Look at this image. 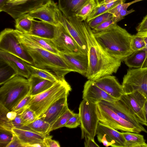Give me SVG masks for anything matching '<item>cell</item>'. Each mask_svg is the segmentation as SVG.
I'll return each instance as SVG.
<instances>
[{"mask_svg": "<svg viewBox=\"0 0 147 147\" xmlns=\"http://www.w3.org/2000/svg\"><path fill=\"white\" fill-rule=\"evenodd\" d=\"M82 24L88 47V64L85 77L88 80L95 81L116 73L122 61L112 57L101 47L86 21Z\"/></svg>", "mask_w": 147, "mask_h": 147, "instance_id": "obj_1", "label": "cell"}, {"mask_svg": "<svg viewBox=\"0 0 147 147\" xmlns=\"http://www.w3.org/2000/svg\"><path fill=\"white\" fill-rule=\"evenodd\" d=\"M14 31L19 42L32 58L34 66L51 71L61 79L71 72H76L60 55L43 49L26 34L16 29Z\"/></svg>", "mask_w": 147, "mask_h": 147, "instance_id": "obj_2", "label": "cell"}, {"mask_svg": "<svg viewBox=\"0 0 147 147\" xmlns=\"http://www.w3.org/2000/svg\"><path fill=\"white\" fill-rule=\"evenodd\" d=\"M93 34L104 50L117 59L123 61L133 52L130 47L132 35L117 24L109 29Z\"/></svg>", "mask_w": 147, "mask_h": 147, "instance_id": "obj_3", "label": "cell"}, {"mask_svg": "<svg viewBox=\"0 0 147 147\" xmlns=\"http://www.w3.org/2000/svg\"><path fill=\"white\" fill-rule=\"evenodd\" d=\"M2 85L0 88V104L9 111L29 94L28 79L20 76L14 75Z\"/></svg>", "mask_w": 147, "mask_h": 147, "instance_id": "obj_4", "label": "cell"}, {"mask_svg": "<svg viewBox=\"0 0 147 147\" xmlns=\"http://www.w3.org/2000/svg\"><path fill=\"white\" fill-rule=\"evenodd\" d=\"M71 90L70 85L65 78L59 79L47 90L32 96L27 108L34 111L38 117L57 100L68 95Z\"/></svg>", "mask_w": 147, "mask_h": 147, "instance_id": "obj_5", "label": "cell"}, {"mask_svg": "<svg viewBox=\"0 0 147 147\" xmlns=\"http://www.w3.org/2000/svg\"><path fill=\"white\" fill-rule=\"evenodd\" d=\"M97 113L101 123L117 130L147 133L145 128L139 127L123 119L101 101L97 104Z\"/></svg>", "mask_w": 147, "mask_h": 147, "instance_id": "obj_6", "label": "cell"}, {"mask_svg": "<svg viewBox=\"0 0 147 147\" xmlns=\"http://www.w3.org/2000/svg\"><path fill=\"white\" fill-rule=\"evenodd\" d=\"M97 104H94L83 99L79 108L82 131L81 138L88 136L92 140L96 135L99 121L96 109Z\"/></svg>", "mask_w": 147, "mask_h": 147, "instance_id": "obj_7", "label": "cell"}, {"mask_svg": "<svg viewBox=\"0 0 147 147\" xmlns=\"http://www.w3.org/2000/svg\"><path fill=\"white\" fill-rule=\"evenodd\" d=\"M122 86L125 94L138 91L147 99V67L128 70Z\"/></svg>", "mask_w": 147, "mask_h": 147, "instance_id": "obj_8", "label": "cell"}, {"mask_svg": "<svg viewBox=\"0 0 147 147\" xmlns=\"http://www.w3.org/2000/svg\"><path fill=\"white\" fill-rule=\"evenodd\" d=\"M0 50L16 56L28 63L34 65L32 58L19 42L14 29L6 28L1 32Z\"/></svg>", "mask_w": 147, "mask_h": 147, "instance_id": "obj_9", "label": "cell"}, {"mask_svg": "<svg viewBox=\"0 0 147 147\" xmlns=\"http://www.w3.org/2000/svg\"><path fill=\"white\" fill-rule=\"evenodd\" d=\"M57 15L59 23L74 39L81 49L85 53L88 54V47L82 22L79 20L75 15L67 18L59 9Z\"/></svg>", "mask_w": 147, "mask_h": 147, "instance_id": "obj_10", "label": "cell"}, {"mask_svg": "<svg viewBox=\"0 0 147 147\" xmlns=\"http://www.w3.org/2000/svg\"><path fill=\"white\" fill-rule=\"evenodd\" d=\"M49 0H15L7 2L0 9L14 19L44 5Z\"/></svg>", "mask_w": 147, "mask_h": 147, "instance_id": "obj_11", "label": "cell"}, {"mask_svg": "<svg viewBox=\"0 0 147 147\" xmlns=\"http://www.w3.org/2000/svg\"><path fill=\"white\" fill-rule=\"evenodd\" d=\"M120 99L130 110L139 123L146 126L144 111L146 97L138 91L124 94Z\"/></svg>", "mask_w": 147, "mask_h": 147, "instance_id": "obj_12", "label": "cell"}, {"mask_svg": "<svg viewBox=\"0 0 147 147\" xmlns=\"http://www.w3.org/2000/svg\"><path fill=\"white\" fill-rule=\"evenodd\" d=\"M98 141L105 146L125 147V138L117 130L99 122L96 131Z\"/></svg>", "mask_w": 147, "mask_h": 147, "instance_id": "obj_13", "label": "cell"}, {"mask_svg": "<svg viewBox=\"0 0 147 147\" xmlns=\"http://www.w3.org/2000/svg\"><path fill=\"white\" fill-rule=\"evenodd\" d=\"M52 40L60 53L81 52L86 53L59 23L57 26L55 38Z\"/></svg>", "mask_w": 147, "mask_h": 147, "instance_id": "obj_14", "label": "cell"}, {"mask_svg": "<svg viewBox=\"0 0 147 147\" xmlns=\"http://www.w3.org/2000/svg\"><path fill=\"white\" fill-rule=\"evenodd\" d=\"M59 9L57 3L53 0H49L42 6L26 14L32 19H38L57 26L59 24Z\"/></svg>", "mask_w": 147, "mask_h": 147, "instance_id": "obj_15", "label": "cell"}, {"mask_svg": "<svg viewBox=\"0 0 147 147\" xmlns=\"http://www.w3.org/2000/svg\"><path fill=\"white\" fill-rule=\"evenodd\" d=\"M82 98L94 104L102 100L113 102L117 100L111 96L95 84L94 81L88 80L84 84Z\"/></svg>", "mask_w": 147, "mask_h": 147, "instance_id": "obj_16", "label": "cell"}, {"mask_svg": "<svg viewBox=\"0 0 147 147\" xmlns=\"http://www.w3.org/2000/svg\"><path fill=\"white\" fill-rule=\"evenodd\" d=\"M0 59L1 61L10 67L16 74L27 79L31 76L28 63L20 58L0 50Z\"/></svg>", "mask_w": 147, "mask_h": 147, "instance_id": "obj_17", "label": "cell"}, {"mask_svg": "<svg viewBox=\"0 0 147 147\" xmlns=\"http://www.w3.org/2000/svg\"><path fill=\"white\" fill-rule=\"evenodd\" d=\"M60 55L76 71L85 76L88 69V54L81 52L60 53Z\"/></svg>", "mask_w": 147, "mask_h": 147, "instance_id": "obj_18", "label": "cell"}, {"mask_svg": "<svg viewBox=\"0 0 147 147\" xmlns=\"http://www.w3.org/2000/svg\"><path fill=\"white\" fill-rule=\"evenodd\" d=\"M68 96L66 95L57 100L38 117L47 122L51 126L69 109Z\"/></svg>", "mask_w": 147, "mask_h": 147, "instance_id": "obj_19", "label": "cell"}, {"mask_svg": "<svg viewBox=\"0 0 147 147\" xmlns=\"http://www.w3.org/2000/svg\"><path fill=\"white\" fill-rule=\"evenodd\" d=\"M94 82L98 87L116 99H120L125 94L122 85L114 76L108 75L104 76L94 81Z\"/></svg>", "mask_w": 147, "mask_h": 147, "instance_id": "obj_20", "label": "cell"}, {"mask_svg": "<svg viewBox=\"0 0 147 147\" xmlns=\"http://www.w3.org/2000/svg\"><path fill=\"white\" fill-rule=\"evenodd\" d=\"M101 101L123 119L139 127L144 128L130 110L120 99L113 102Z\"/></svg>", "mask_w": 147, "mask_h": 147, "instance_id": "obj_21", "label": "cell"}, {"mask_svg": "<svg viewBox=\"0 0 147 147\" xmlns=\"http://www.w3.org/2000/svg\"><path fill=\"white\" fill-rule=\"evenodd\" d=\"M11 131L18 138L24 147H31L36 143H43L46 136L31 129L13 128Z\"/></svg>", "mask_w": 147, "mask_h": 147, "instance_id": "obj_22", "label": "cell"}, {"mask_svg": "<svg viewBox=\"0 0 147 147\" xmlns=\"http://www.w3.org/2000/svg\"><path fill=\"white\" fill-rule=\"evenodd\" d=\"M57 29L56 26L33 19L31 30L28 34L53 40L55 36Z\"/></svg>", "mask_w": 147, "mask_h": 147, "instance_id": "obj_23", "label": "cell"}, {"mask_svg": "<svg viewBox=\"0 0 147 147\" xmlns=\"http://www.w3.org/2000/svg\"><path fill=\"white\" fill-rule=\"evenodd\" d=\"M28 79L30 87L28 94L32 96L45 91L56 82H53L34 75H31Z\"/></svg>", "mask_w": 147, "mask_h": 147, "instance_id": "obj_24", "label": "cell"}, {"mask_svg": "<svg viewBox=\"0 0 147 147\" xmlns=\"http://www.w3.org/2000/svg\"><path fill=\"white\" fill-rule=\"evenodd\" d=\"M88 0H58V7L67 18L75 15Z\"/></svg>", "mask_w": 147, "mask_h": 147, "instance_id": "obj_25", "label": "cell"}, {"mask_svg": "<svg viewBox=\"0 0 147 147\" xmlns=\"http://www.w3.org/2000/svg\"><path fill=\"white\" fill-rule=\"evenodd\" d=\"M146 53L144 49L133 52L124 60L125 64L130 68H143L146 67Z\"/></svg>", "mask_w": 147, "mask_h": 147, "instance_id": "obj_26", "label": "cell"}, {"mask_svg": "<svg viewBox=\"0 0 147 147\" xmlns=\"http://www.w3.org/2000/svg\"><path fill=\"white\" fill-rule=\"evenodd\" d=\"M125 140V147H147L143 135L130 132H121Z\"/></svg>", "mask_w": 147, "mask_h": 147, "instance_id": "obj_27", "label": "cell"}, {"mask_svg": "<svg viewBox=\"0 0 147 147\" xmlns=\"http://www.w3.org/2000/svg\"><path fill=\"white\" fill-rule=\"evenodd\" d=\"M27 66L30 71L31 75L37 76L53 82H56L61 79H59L54 73L49 70L38 67L28 63L27 64Z\"/></svg>", "mask_w": 147, "mask_h": 147, "instance_id": "obj_28", "label": "cell"}, {"mask_svg": "<svg viewBox=\"0 0 147 147\" xmlns=\"http://www.w3.org/2000/svg\"><path fill=\"white\" fill-rule=\"evenodd\" d=\"M26 34L31 40L43 49L54 53L60 55V53L52 40Z\"/></svg>", "mask_w": 147, "mask_h": 147, "instance_id": "obj_29", "label": "cell"}, {"mask_svg": "<svg viewBox=\"0 0 147 147\" xmlns=\"http://www.w3.org/2000/svg\"><path fill=\"white\" fill-rule=\"evenodd\" d=\"M32 19L26 14L15 19L16 29L23 33L28 34L32 28Z\"/></svg>", "mask_w": 147, "mask_h": 147, "instance_id": "obj_30", "label": "cell"}, {"mask_svg": "<svg viewBox=\"0 0 147 147\" xmlns=\"http://www.w3.org/2000/svg\"><path fill=\"white\" fill-rule=\"evenodd\" d=\"M96 6V4L94 0H88L81 7L75 16L81 21H86Z\"/></svg>", "mask_w": 147, "mask_h": 147, "instance_id": "obj_31", "label": "cell"}, {"mask_svg": "<svg viewBox=\"0 0 147 147\" xmlns=\"http://www.w3.org/2000/svg\"><path fill=\"white\" fill-rule=\"evenodd\" d=\"M26 125L31 130L46 136L49 135L48 132L51 126L48 123L38 117Z\"/></svg>", "mask_w": 147, "mask_h": 147, "instance_id": "obj_32", "label": "cell"}, {"mask_svg": "<svg viewBox=\"0 0 147 147\" xmlns=\"http://www.w3.org/2000/svg\"><path fill=\"white\" fill-rule=\"evenodd\" d=\"M74 113L72 111L68 109L50 127L48 131V135L49 132L53 130L65 127L69 119Z\"/></svg>", "mask_w": 147, "mask_h": 147, "instance_id": "obj_33", "label": "cell"}, {"mask_svg": "<svg viewBox=\"0 0 147 147\" xmlns=\"http://www.w3.org/2000/svg\"><path fill=\"white\" fill-rule=\"evenodd\" d=\"M9 111H10L0 104V128L11 131L13 128L12 121L7 116V114Z\"/></svg>", "mask_w": 147, "mask_h": 147, "instance_id": "obj_34", "label": "cell"}, {"mask_svg": "<svg viewBox=\"0 0 147 147\" xmlns=\"http://www.w3.org/2000/svg\"><path fill=\"white\" fill-rule=\"evenodd\" d=\"M145 42L143 36L138 33L132 35L130 47L134 52L144 49L145 48Z\"/></svg>", "mask_w": 147, "mask_h": 147, "instance_id": "obj_35", "label": "cell"}, {"mask_svg": "<svg viewBox=\"0 0 147 147\" xmlns=\"http://www.w3.org/2000/svg\"><path fill=\"white\" fill-rule=\"evenodd\" d=\"M113 17V16L112 14L107 12L96 17L87 23L89 26L92 29Z\"/></svg>", "mask_w": 147, "mask_h": 147, "instance_id": "obj_36", "label": "cell"}, {"mask_svg": "<svg viewBox=\"0 0 147 147\" xmlns=\"http://www.w3.org/2000/svg\"><path fill=\"white\" fill-rule=\"evenodd\" d=\"M20 115L22 123L25 125L33 122L38 117L35 112L29 108L25 110Z\"/></svg>", "mask_w": 147, "mask_h": 147, "instance_id": "obj_37", "label": "cell"}, {"mask_svg": "<svg viewBox=\"0 0 147 147\" xmlns=\"http://www.w3.org/2000/svg\"><path fill=\"white\" fill-rule=\"evenodd\" d=\"M115 18L113 17L92 29L93 33L100 32L109 29L117 24Z\"/></svg>", "mask_w": 147, "mask_h": 147, "instance_id": "obj_38", "label": "cell"}, {"mask_svg": "<svg viewBox=\"0 0 147 147\" xmlns=\"http://www.w3.org/2000/svg\"><path fill=\"white\" fill-rule=\"evenodd\" d=\"M12 131L0 128V147H6L12 140Z\"/></svg>", "mask_w": 147, "mask_h": 147, "instance_id": "obj_39", "label": "cell"}, {"mask_svg": "<svg viewBox=\"0 0 147 147\" xmlns=\"http://www.w3.org/2000/svg\"><path fill=\"white\" fill-rule=\"evenodd\" d=\"M32 96L29 94L22 99L12 111L16 112L18 114H21L27 108L28 105Z\"/></svg>", "mask_w": 147, "mask_h": 147, "instance_id": "obj_40", "label": "cell"}, {"mask_svg": "<svg viewBox=\"0 0 147 147\" xmlns=\"http://www.w3.org/2000/svg\"><path fill=\"white\" fill-rule=\"evenodd\" d=\"M107 11V9L105 4H102L96 6L88 17L86 21L88 22L91 20L102 14L106 13Z\"/></svg>", "mask_w": 147, "mask_h": 147, "instance_id": "obj_41", "label": "cell"}, {"mask_svg": "<svg viewBox=\"0 0 147 147\" xmlns=\"http://www.w3.org/2000/svg\"><path fill=\"white\" fill-rule=\"evenodd\" d=\"M81 122L79 114H74L69 119L65 127L69 128H74L80 125Z\"/></svg>", "mask_w": 147, "mask_h": 147, "instance_id": "obj_42", "label": "cell"}, {"mask_svg": "<svg viewBox=\"0 0 147 147\" xmlns=\"http://www.w3.org/2000/svg\"><path fill=\"white\" fill-rule=\"evenodd\" d=\"M131 5L130 2L121 3L113 8L109 10L107 12L112 14L113 17H117L120 12L125 8L128 7Z\"/></svg>", "mask_w": 147, "mask_h": 147, "instance_id": "obj_43", "label": "cell"}, {"mask_svg": "<svg viewBox=\"0 0 147 147\" xmlns=\"http://www.w3.org/2000/svg\"><path fill=\"white\" fill-rule=\"evenodd\" d=\"M13 128L24 129H30L28 126L24 125L22 123L20 114H18L16 118L12 121Z\"/></svg>", "mask_w": 147, "mask_h": 147, "instance_id": "obj_44", "label": "cell"}, {"mask_svg": "<svg viewBox=\"0 0 147 147\" xmlns=\"http://www.w3.org/2000/svg\"><path fill=\"white\" fill-rule=\"evenodd\" d=\"M52 136L47 135L45 137L44 143L45 147H60L58 142L52 139Z\"/></svg>", "mask_w": 147, "mask_h": 147, "instance_id": "obj_45", "label": "cell"}, {"mask_svg": "<svg viewBox=\"0 0 147 147\" xmlns=\"http://www.w3.org/2000/svg\"><path fill=\"white\" fill-rule=\"evenodd\" d=\"M137 32H141L147 31V15L136 28Z\"/></svg>", "mask_w": 147, "mask_h": 147, "instance_id": "obj_46", "label": "cell"}, {"mask_svg": "<svg viewBox=\"0 0 147 147\" xmlns=\"http://www.w3.org/2000/svg\"><path fill=\"white\" fill-rule=\"evenodd\" d=\"M24 147L22 144L17 137L13 133V136L12 140L7 145L6 147Z\"/></svg>", "mask_w": 147, "mask_h": 147, "instance_id": "obj_47", "label": "cell"}, {"mask_svg": "<svg viewBox=\"0 0 147 147\" xmlns=\"http://www.w3.org/2000/svg\"><path fill=\"white\" fill-rule=\"evenodd\" d=\"M127 8L128 7L125 8L120 12L117 17H115L117 22L123 19L124 17L126 16L135 11V10L133 9L129 10H127Z\"/></svg>", "mask_w": 147, "mask_h": 147, "instance_id": "obj_48", "label": "cell"}, {"mask_svg": "<svg viewBox=\"0 0 147 147\" xmlns=\"http://www.w3.org/2000/svg\"><path fill=\"white\" fill-rule=\"evenodd\" d=\"M84 146L85 147H99L96 143L94 140H92L88 136H86L84 138Z\"/></svg>", "mask_w": 147, "mask_h": 147, "instance_id": "obj_49", "label": "cell"}, {"mask_svg": "<svg viewBox=\"0 0 147 147\" xmlns=\"http://www.w3.org/2000/svg\"><path fill=\"white\" fill-rule=\"evenodd\" d=\"M126 1V0H115L107 4H105L107 11L121 3H125Z\"/></svg>", "mask_w": 147, "mask_h": 147, "instance_id": "obj_50", "label": "cell"}, {"mask_svg": "<svg viewBox=\"0 0 147 147\" xmlns=\"http://www.w3.org/2000/svg\"><path fill=\"white\" fill-rule=\"evenodd\" d=\"M137 33L140 34L143 36L145 42V48L144 49L146 53V67H147V31L141 32H137Z\"/></svg>", "mask_w": 147, "mask_h": 147, "instance_id": "obj_51", "label": "cell"}, {"mask_svg": "<svg viewBox=\"0 0 147 147\" xmlns=\"http://www.w3.org/2000/svg\"><path fill=\"white\" fill-rule=\"evenodd\" d=\"M17 115V113L14 111H10L8 112L7 114V118L10 120H13Z\"/></svg>", "mask_w": 147, "mask_h": 147, "instance_id": "obj_52", "label": "cell"}, {"mask_svg": "<svg viewBox=\"0 0 147 147\" xmlns=\"http://www.w3.org/2000/svg\"><path fill=\"white\" fill-rule=\"evenodd\" d=\"M144 111L146 123V126H147V99H146L144 107Z\"/></svg>", "mask_w": 147, "mask_h": 147, "instance_id": "obj_53", "label": "cell"}, {"mask_svg": "<svg viewBox=\"0 0 147 147\" xmlns=\"http://www.w3.org/2000/svg\"><path fill=\"white\" fill-rule=\"evenodd\" d=\"M6 1L7 0H0V9L3 6Z\"/></svg>", "mask_w": 147, "mask_h": 147, "instance_id": "obj_54", "label": "cell"}, {"mask_svg": "<svg viewBox=\"0 0 147 147\" xmlns=\"http://www.w3.org/2000/svg\"><path fill=\"white\" fill-rule=\"evenodd\" d=\"M96 4V6L101 4L105 0H94Z\"/></svg>", "mask_w": 147, "mask_h": 147, "instance_id": "obj_55", "label": "cell"}, {"mask_svg": "<svg viewBox=\"0 0 147 147\" xmlns=\"http://www.w3.org/2000/svg\"><path fill=\"white\" fill-rule=\"evenodd\" d=\"M142 0H135L132 2H130V3L131 5L133 3H136V2H138V1H141Z\"/></svg>", "mask_w": 147, "mask_h": 147, "instance_id": "obj_56", "label": "cell"}, {"mask_svg": "<svg viewBox=\"0 0 147 147\" xmlns=\"http://www.w3.org/2000/svg\"><path fill=\"white\" fill-rule=\"evenodd\" d=\"M14 0H7V1L6 2H9V1H13Z\"/></svg>", "mask_w": 147, "mask_h": 147, "instance_id": "obj_57", "label": "cell"}]
</instances>
